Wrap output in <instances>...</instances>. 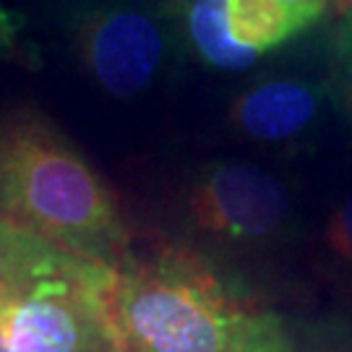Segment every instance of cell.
Segmentation results:
<instances>
[{
    "label": "cell",
    "mask_w": 352,
    "mask_h": 352,
    "mask_svg": "<svg viewBox=\"0 0 352 352\" xmlns=\"http://www.w3.org/2000/svg\"><path fill=\"white\" fill-rule=\"evenodd\" d=\"M324 16L321 8L289 0H225L227 34L256 58L298 37Z\"/></svg>",
    "instance_id": "obj_7"
},
{
    "label": "cell",
    "mask_w": 352,
    "mask_h": 352,
    "mask_svg": "<svg viewBox=\"0 0 352 352\" xmlns=\"http://www.w3.org/2000/svg\"><path fill=\"white\" fill-rule=\"evenodd\" d=\"M289 3H300V6H314V8H321V11H331L337 8L340 13H344L347 8H352V0H289Z\"/></svg>",
    "instance_id": "obj_14"
},
{
    "label": "cell",
    "mask_w": 352,
    "mask_h": 352,
    "mask_svg": "<svg viewBox=\"0 0 352 352\" xmlns=\"http://www.w3.org/2000/svg\"><path fill=\"white\" fill-rule=\"evenodd\" d=\"M324 91L298 76L258 78L232 100L227 110L230 128L264 146L300 141L318 120Z\"/></svg>",
    "instance_id": "obj_6"
},
{
    "label": "cell",
    "mask_w": 352,
    "mask_h": 352,
    "mask_svg": "<svg viewBox=\"0 0 352 352\" xmlns=\"http://www.w3.org/2000/svg\"><path fill=\"white\" fill-rule=\"evenodd\" d=\"M118 269L0 217V352H120Z\"/></svg>",
    "instance_id": "obj_2"
},
{
    "label": "cell",
    "mask_w": 352,
    "mask_h": 352,
    "mask_svg": "<svg viewBox=\"0 0 352 352\" xmlns=\"http://www.w3.org/2000/svg\"><path fill=\"white\" fill-rule=\"evenodd\" d=\"M71 39L81 68L107 97L133 100L162 74L173 26L146 0H89L74 13Z\"/></svg>",
    "instance_id": "obj_4"
},
{
    "label": "cell",
    "mask_w": 352,
    "mask_h": 352,
    "mask_svg": "<svg viewBox=\"0 0 352 352\" xmlns=\"http://www.w3.org/2000/svg\"><path fill=\"white\" fill-rule=\"evenodd\" d=\"M0 217L115 269L131 251L113 188L37 110H16L0 120Z\"/></svg>",
    "instance_id": "obj_1"
},
{
    "label": "cell",
    "mask_w": 352,
    "mask_h": 352,
    "mask_svg": "<svg viewBox=\"0 0 352 352\" xmlns=\"http://www.w3.org/2000/svg\"><path fill=\"white\" fill-rule=\"evenodd\" d=\"M331 60H334V91L342 102L344 113L352 118V8L342 13V21L331 42Z\"/></svg>",
    "instance_id": "obj_11"
},
{
    "label": "cell",
    "mask_w": 352,
    "mask_h": 352,
    "mask_svg": "<svg viewBox=\"0 0 352 352\" xmlns=\"http://www.w3.org/2000/svg\"><path fill=\"white\" fill-rule=\"evenodd\" d=\"M190 227L225 248H261L287 230L292 217L282 180L243 160H219L193 177L186 193Z\"/></svg>",
    "instance_id": "obj_5"
},
{
    "label": "cell",
    "mask_w": 352,
    "mask_h": 352,
    "mask_svg": "<svg viewBox=\"0 0 352 352\" xmlns=\"http://www.w3.org/2000/svg\"><path fill=\"white\" fill-rule=\"evenodd\" d=\"M230 352H295V347L277 316L258 308V314L253 316L248 329Z\"/></svg>",
    "instance_id": "obj_10"
},
{
    "label": "cell",
    "mask_w": 352,
    "mask_h": 352,
    "mask_svg": "<svg viewBox=\"0 0 352 352\" xmlns=\"http://www.w3.org/2000/svg\"><path fill=\"white\" fill-rule=\"evenodd\" d=\"M295 352H352V340H329V342H314L308 350Z\"/></svg>",
    "instance_id": "obj_13"
},
{
    "label": "cell",
    "mask_w": 352,
    "mask_h": 352,
    "mask_svg": "<svg viewBox=\"0 0 352 352\" xmlns=\"http://www.w3.org/2000/svg\"><path fill=\"white\" fill-rule=\"evenodd\" d=\"M26 21L21 13L6 6V0H0V60H11L29 68H37L39 55L32 42L24 39Z\"/></svg>",
    "instance_id": "obj_12"
},
{
    "label": "cell",
    "mask_w": 352,
    "mask_h": 352,
    "mask_svg": "<svg viewBox=\"0 0 352 352\" xmlns=\"http://www.w3.org/2000/svg\"><path fill=\"white\" fill-rule=\"evenodd\" d=\"M180 29L196 60L212 71H245L258 60L227 34L225 0H180Z\"/></svg>",
    "instance_id": "obj_8"
},
{
    "label": "cell",
    "mask_w": 352,
    "mask_h": 352,
    "mask_svg": "<svg viewBox=\"0 0 352 352\" xmlns=\"http://www.w3.org/2000/svg\"><path fill=\"white\" fill-rule=\"evenodd\" d=\"M258 308L193 248L157 243L118 266L120 352H230Z\"/></svg>",
    "instance_id": "obj_3"
},
{
    "label": "cell",
    "mask_w": 352,
    "mask_h": 352,
    "mask_svg": "<svg viewBox=\"0 0 352 352\" xmlns=\"http://www.w3.org/2000/svg\"><path fill=\"white\" fill-rule=\"evenodd\" d=\"M321 256L334 277L352 287V193H347L321 227Z\"/></svg>",
    "instance_id": "obj_9"
}]
</instances>
